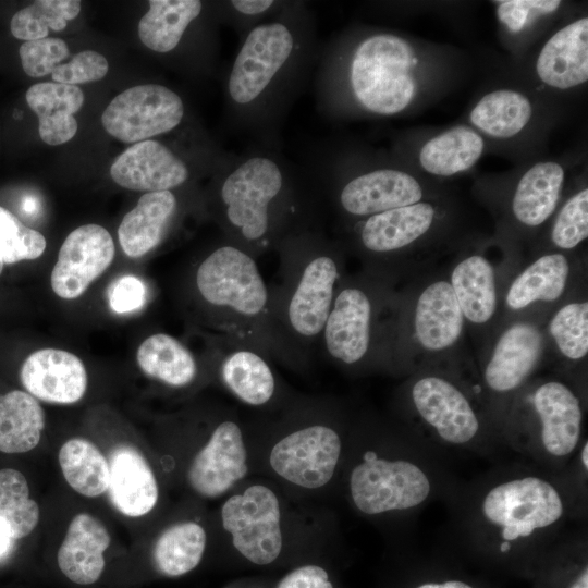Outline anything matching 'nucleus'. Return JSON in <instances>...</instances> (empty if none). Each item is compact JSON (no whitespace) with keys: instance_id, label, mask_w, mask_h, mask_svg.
I'll return each mask as SVG.
<instances>
[{"instance_id":"24","label":"nucleus","mask_w":588,"mask_h":588,"mask_svg":"<svg viewBox=\"0 0 588 588\" xmlns=\"http://www.w3.org/2000/svg\"><path fill=\"white\" fill-rule=\"evenodd\" d=\"M538 77L548 86L569 89L588 79V19L581 17L558 30L542 47Z\"/></svg>"},{"instance_id":"21","label":"nucleus","mask_w":588,"mask_h":588,"mask_svg":"<svg viewBox=\"0 0 588 588\" xmlns=\"http://www.w3.org/2000/svg\"><path fill=\"white\" fill-rule=\"evenodd\" d=\"M108 497L121 514L140 517L158 501V485L151 467L138 449L130 444L114 446L109 454Z\"/></svg>"},{"instance_id":"19","label":"nucleus","mask_w":588,"mask_h":588,"mask_svg":"<svg viewBox=\"0 0 588 588\" xmlns=\"http://www.w3.org/2000/svg\"><path fill=\"white\" fill-rule=\"evenodd\" d=\"M543 351L540 330L528 322H516L498 339L486 365L487 387L497 393L518 389L534 372Z\"/></svg>"},{"instance_id":"42","label":"nucleus","mask_w":588,"mask_h":588,"mask_svg":"<svg viewBox=\"0 0 588 588\" xmlns=\"http://www.w3.org/2000/svg\"><path fill=\"white\" fill-rule=\"evenodd\" d=\"M588 236V189L584 188L567 199L551 231L553 244L561 249H573Z\"/></svg>"},{"instance_id":"7","label":"nucleus","mask_w":588,"mask_h":588,"mask_svg":"<svg viewBox=\"0 0 588 588\" xmlns=\"http://www.w3.org/2000/svg\"><path fill=\"white\" fill-rule=\"evenodd\" d=\"M564 510L559 490L537 476L501 482L486 493L481 503L485 519L499 530L503 552L511 543L556 524Z\"/></svg>"},{"instance_id":"9","label":"nucleus","mask_w":588,"mask_h":588,"mask_svg":"<svg viewBox=\"0 0 588 588\" xmlns=\"http://www.w3.org/2000/svg\"><path fill=\"white\" fill-rule=\"evenodd\" d=\"M351 497L363 513L404 511L424 503L430 492L428 475L406 460H387L368 451L350 478Z\"/></svg>"},{"instance_id":"14","label":"nucleus","mask_w":588,"mask_h":588,"mask_svg":"<svg viewBox=\"0 0 588 588\" xmlns=\"http://www.w3.org/2000/svg\"><path fill=\"white\" fill-rule=\"evenodd\" d=\"M411 396L418 415L442 441L462 445L477 437L479 418L453 382L439 376H425L414 382Z\"/></svg>"},{"instance_id":"3","label":"nucleus","mask_w":588,"mask_h":588,"mask_svg":"<svg viewBox=\"0 0 588 588\" xmlns=\"http://www.w3.org/2000/svg\"><path fill=\"white\" fill-rule=\"evenodd\" d=\"M275 250L279 282L269 286L272 356L294 364L319 343L343 278V260L318 224L287 235Z\"/></svg>"},{"instance_id":"33","label":"nucleus","mask_w":588,"mask_h":588,"mask_svg":"<svg viewBox=\"0 0 588 588\" xmlns=\"http://www.w3.org/2000/svg\"><path fill=\"white\" fill-rule=\"evenodd\" d=\"M483 148L476 131L458 125L430 138L420 149L419 163L430 174L451 176L471 168Z\"/></svg>"},{"instance_id":"10","label":"nucleus","mask_w":588,"mask_h":588,"mask_svg":"<svg viewBox=\"0 0 588 588\" xmlns=\"http://www.w3.org/2000/svg\"><path fill=\"white\" fill-rule=\"evenodd\" d=\"M186 114L182 97L157 83L142 84L115 96L105 109L101 123L107 133L123 143H139L170 133Z\"/></svg>"},{"instance_id":"29","label":"nucleus","mask_w":588,"mask_h":588,"mask_svg":"<svg viewBox=\"0 0 588 588\" xmlns=\"http://www.w3.org/2000/svg\"><path fill=\"white\" fill-rule=\"evenodd\" d=\"M564 180L565 171L555 161H542L529 168L512 198L516 220L526 226L542 224L556 208Z\"/></svg>"},{"instance_id":"5","label":"nucleus","mask_w":588,"mask_h":588,"mask_svg":"<svg viewBox=\"0 0 588 588\" xmlns=\"http://www.w3.org/2000/svg\"><path fill=\"white\" fill-rule=\"evenodd\" d=\"M194 283L220 339L250 344L272 356L269 286L256 258L225 238L198 264Z\"/></svg>"},{"instance_id":"2","label":"nucleus","mask_w":588,"mask_h":588,"mask_svg":"<svg viewBox=\"0 0 588 588\" xmlns=\"http://www.w3.org/2000/svg\"><path fill=\"white\" fill-rule=\"evenodd\" d=\"M215 215L225 238L254 258L318 224L320 195L310 174L280 149L252 145L216 172Z\"/></svg>"},{"instance_id":"36","label":"nucleus","mask_w":588,"mask_h":588,"mask_svg":"<svg viewBox=\"0 0 588 588\" xmlns=\"http://www.w3.org/2000/svg\"><path fill=\"white\" fill-rule=\"evenodd\" d=\"M58 458L66 482L77 493L96 498L108 490L109 463L93 442L70 439L62 444Z\"/></svg>"},{"instance_id":"45","label":"nucleus","mask_w":588,"mask_h":588,"mask_svg":"<svg viewBox=\"0 0 588 588\" xmlns=\"http://www.w3.org/2000/svg\"><path fill=\"white\" fill-rule=\"evenodd\" d=\"M109 70L107 59L94 51L84 50L76 53L69 62L59 64L51 77L56 83L77 85L100 81Z\"/></svg>"},{"instance_id":"16","label":"nucleus","mask_w":588,"mask_h":588,"mask_svg":"<svg viewBox=\"0 0 588 588\" xmlns=\"http://www.w3.org/2000/svg\"><path fill=\"white\" fill-rule=\"evenodd\" d=\"M247 453L240 426L223 420L216 426L206 445L187 470L189 486L205 498L225 493L247 474Z\"/></svg>"},{"instance_id":"47","label":"nucleus","mask_w":588,"mask_h":588,"mask_svg":"<svg viewBox=\"0 0 588 588\" xmlns=\"http://www.w3.org/2000/svg\"><path fill=\"white\" fill-rule=\"evenodd\" d=\"M147 296L145 283L137 277L127 274L117 279L109 289L110 308L118 314L140 309Z\"/></svg>"},{"instance_id":"4","label":"nucleus","mask_w":588,"mask_h":588,"mask_svg":"<svg viewBox=\"0 0 588 588\" xmlns=\"http://www.w3.org/2000/svg\"><path fill=\"white\" fill-rule=\"evenodd\" d=\"M416 63L408 41L385 32L351 47L341 39L321 45L313 76L317 109L332 117L353 103L371 114H397L415 96Z\"/></svg>"},{"instance_id":"39","label":"nucleus","mask_w":588,"mask_h":588,"mask_svg":"<svg viewBox=\"0 0 588 588\" xmlns=\"http://www.w3.org/2000/svg\"><path fill=\"white\" fill-rule=\"evenodd\" d=\"M82 3L79 0H38L17 11L10 24L12 35L25 41L46 38L49 29L60 32L74 20Z\"/></svg>"},{"instance_id":"40","label":"nucleus","mask_w":588,"mask_h":588,"mask_svg":"<svg viewBox=\"0 0 588 588\" xmlns=\"http://www.w3.org/2000/svg\"><path fill=\"white\" fill-rule=\"evenodd\" d=\"M548 329L564 357L569 360L584 358L588 353V303L564 305L551 318Z\"/></svg>"},{"instance_id":"31","label":"nucleus","mask_w":588,"mask_h":588,"mask_svg":"<svg viewBox=\"0 0 588 588\" xmlns=\"http://www.w3.org/2000/svg\"><path fill=\"white\" fill-rule=\"evenodd\" d=\"M136 360L146 376L173 388L189 385L198 375V364L191 350L167 333L145 339L137 348Z\"/></svg>"},{"instance_id":"35","label":"nucleus","mask_w":588,"mask_h":588,"mask_svg":"<svg viewBox=\"0 0 588 588\" xmlns=\"http://www.w3.org/2000/svg\"><path fill=\"white\" fill-rule=\"evenodd\" d=\"M532 115L530 100L522 93L499 89L485 95L470 112V122L495 138L517 135Z\"/></svg>"},{"instance_id":"46","label":"nucleus","mask_w":588,"mask_h":588,"mask_svg":"<svg viewBox=\"0 0 588 588\" xmlns=\"http://www.w3.org/2000/svg\"><path fill=\"white\" fill-rule=\"evenodd\" d=\"M497 14L510 32L518 33L527 24L530 14H549L561 4L556 0H505L498 1Z\"/></svg>"},{"instance_id":"52","label":"nucleus","mask_w":588,"mask_h":588,"mask_svg":"<svg viewBox=\"0 0 588 588\" xmlns=\"http://www.w3.org/2000/svg\"><path fill=\"white\" fill-rule=\"evenodd\" d=\"M3 265L4 264L0 260V274H1L2 270H3Z\"/></svg>"},{"instance_id":"27","label":"nucleus","mask_w":588,"mask_h":588,"mask_svg":"<svg viewBox=\"0 0 588 588\" xmlns=\"http://www.w3.org/2000/svg\"><path fill=\"white\" fill-rule=\"evenodd\" d=\"M84 93L75 85L38 83L26 91V102L38 117V133L48 145L71 140L77 132L74 114L83 107Z\"/></svg>"},{"instance_id":"49","label":"nucleus","mask_w":588,"mask_h":588,"mask_svg":"<svg viewBox=\"0 0 588 588\" xmlns=\"http://www.w3.org/2000/svg\"><path fill=\"white\" fill-rule=\"evenodd\" d=\"M413 588H480L462 578L446 577L440 579H426L416 583Z\"/></svg>"},{"instance_id":"23","label":"nucleus","mask_w":588,"mask_h":588,"mask_svg":"<svg viewBox=\"0 0 588 588\" xmlns=\"http://www.w3.org/2000/svg\"><path fill=\"white\" fill-rule=\"evenodd\" d=\"M179 210L180 201L173 191L145 193L118 228L124 254L139 258L155 249L170 232Z\"/></svg>"},{"instance_id":"32","label":"nucleus","mask_w":588,"mask_h":588,"mask_svg":"<svg viewBox=\"0 0 588 588\" xmlns=\"http://www.w3.org/2000/svg\"><path fill=\"white\" fill-rule=\"evenodd\" d=\"M568 275L569 264L563 254L543 255L513 280L506 293V305L520 310L536 302H554L564 293Z\"/></svg>"},{"instance_id":"50","label":"nucleus","mask_w":588,"mask_h":588,"mask_svg":"<svg viewBox=\"0 0 588 588\" xmlns=\"http://www.w3.org/2000/svg\"><path fill=\"white\" fill-rule=\"evenodd\" d=\"M14 539L8 528L0 522V559L11 550Z\"/></svg>"},{"instance_id":"15","label":"nucleus","mask_w":588,"mask_h":588,"mask_svg":"<svg viewBox=\"0 0 588 588\" xmlns=\"http://www.w3.org/2000/svg\"><path fill=\"white\" fill-rule=\"evenodd\" d=\"M110 175L127 189L163 192L185 185L192 177V168L170 146L147 139L125 149L111 164Z\"/></svg>"},{"instance_id":"12","label":"nucleus","mask_w":588,"mask_h":588,"mask_svg":"<svg viewBox=\"0 0 588 588\" xmlns=\"http://www.w3.org/2000/svg\"><path fill=\"white\" fill-rule=\"evenodd\" d=\"M342 449L339 433L330 426L314 424L278 441L270 465L285 480L307 489L327 485L332 478Z\"/></svg>"},{"instance_id":"34","label":"nucleus","mask_w":588,"mask_h":588,"mask_svg":"<svg viewBox=\"0 0 588 588\" xmlns=\"http://www.w3.org/2000/svg\"><path fill=\"white\" fill-rule=\"evenodd\" d=\"M45 428V413L36 397L13 390L0 395V451L25 453L35 449Z\"/></svg>"},{"instance_id":"28","label":"nucleus","mask_w":588,"mask_h":588,"mask_svg":"<svg viewBox=\"0 0 588 588\" xmlns=\"http://www.w3.org/2000/svg\"><path fill=\"white\" fill-rule=\"evenodd\" d=\"M138 22L140 41L151 51L169 54L176 50L189 27L205 13L199 0H150Z\"/></svg>"},{"instance_id":"22","label":"nucleus","mask_w":588,"mask_h":588,"mask_svg":"<svg viewBox=\"0 0 588 588\" xmlns=\"http://www.w3.org/2000/svg\"><path fill=\"white\" fill-rule=\"evenodd\" d=\"M220 340L223 350L219 376L224 387L245 404L262 406L269 403L277 391L269 355L250 344Z\"/></svg>"},{"instance_id":"48","label":"nucleus","mask_w":588,"mask_h":588,"mask_svg":"<svg viewBox=\"0 0 588 588\" xmlns=\"http://www.w3.org/2000/svg\"><path fill=\"white\" fill-rule=\"evenodd\" d=\"M278 588H333V586L326 569L317 565H305L287 574Z\"/></svg>"},{"instance_id":"38","label":"nucleus","mask_w":588,"mask_h":588,"mask_svg":"<svg viewBox=\"0 0 588 588\" xmlns=\"http://www.w3.org/2000/svg\"><path fill=\"white\" fill-rule=\"evenodd\" d=\"M39 520V506L29 498L25 476L16 469H0V522L14 540L29 535Z\"/></svg>"},{"instance_id":"43","label":"nucleus","mask_w":588,"mask_h":588,"mask_svg":"<svg viewBox=\"0 0 588 588\" xmlns=\"http://www.w3.org/2000/svg\"><path fill=\"white\" fill-rule=\"evenodd\" d=\"M284 4L285 1L275 0H231L217 5L219 19L242 40L253 28L278 14Z\"/></svg>"},{"instance_id":"44","label":"nucleus","mask_w":588,"mask_h":588,"mask_svg":"<svg viewBox=\"0 0 588 588\" xmlns=\"http://www.w3.org/2000/svg\"><path fill=\"white\" fill-rule=\"evenodd\" d=\"M69 53L68 45L60 38L25 41L20 47L22 68L30 77L51 74Z\"/></svg>"},{"instance_id":"17","label":"nucleus","mask_w":588,"mask_h":588,"mask_svg":"<svg viewBox=\"0 0 588 588\" xmlns=\"http://www.w3.org/2000/svg\"><path fill=\"white\" fill-rule=\"evenodd\" d=\"M20 378L27 393L54 404L78 402L87 389V372L75 354L59 348H41L23 363Z\"/></svg>"},{"instance_id":"6","label":"nucleus","mask_w":588,"mask_h":588,"mask_svg":"<svg viewBox=\"0 0 588 588\" xmlns=\"http://www.w3.org/2000/svg\"><path fill=\"white\" fill-rule=\"evenodd\" d=\"M383 292L367 278L343 275L320 335L326 355L343 366L365 363L378 348Z\"/></svg>"},{"instance_id":"26","label":"nucleus","mask_w":588,"mask_h":588,"mask_svg":"<svg viewBox=\"0 0 588 588\" xmlns=\"http://www.w3.org/2000/svg\"><path fill=\"white\" fill-rule=\"evenodd\" d=\"M110 542L109 532L97 518L87 513L77 514L57 554L60 571L75 584L96 583L103 572V552Z\"/></svg>"},{"instance_id":"11","label":"nucleus","mask_w":588,"mask_h":588,"mask_svg":"<svg viewBox=\"0 0 588 588\" xmlns=\"http://www.w3.org/2000/svg\"><path fill=\"white\" fill-rule=\"evenodd\" d=\"M280 505L275 493L254 485L229 498L221 509L223 528L235 549L258 565L272 563L282 550Z\"/></svg>"},{"instance_id":"1","label":"nucleus","mask_w":588,"mask_h":588,"mask_svg":"<svg viewBox=\"0 0 588 588\" xmlns=\"http://www.w3.org/2000/svg\"><path fill=\"white\" fill-rule=\"evenodd\" d=\"M316 20L306 2L282 10L242 40L224 83L231 132L253 145L280 149V131L314 76L320 50Z\"/></svg>"},{"instance_id":"41","label":"nucleus","mask_w":588,"mask_h":588,"mask_svg":"<svg viewBox=\"0 0 588 588\" xmlns=\"http://www.w3.org/2000/svg\"><path fill=\"white\" fill-rule=\"evenodd\" d=\"M46 246V238L39 231L26 226L0 206V260L3 264L37 259Z\"/></svg>"},{"instance_id":"37","label":"nucleus","mask_w":588,"mask_h":588,"mask_svg":"<svg viewBox=\"0 0 588 588\" xmlns=\"http://www.w3.org/2000/svg\"><path fill=\"white\" fill-rule=\"evenodd\" d=\"M206 532L194 522L170 526L157 539L152 549L156 569L168 577L184 575L200 562L206 548Z\"/></svg>"},{"instance_id":"13","label":"nucleus","mask_w":588,"mask_h":588,"mask_svg":"<svg viewBox=\"0 0 588 588\" xmlns=\"http://www.w3.org/2000/svg\"><path fill=\"white\" fill-rule=\"evenodd\" d=\"M115 246L101 225L88 223L73 230L62 243L50 283L61 298L74 299L111 265Z\"/></svg>"},{"instance_id":"18","label":"nucleus","mask_w":588,"mask_h":588,"mask_svg":"<svg viewBox=\"0 0 588 588\" xmlns=\"http://www.w3.org/2000/svg\"><path fill=\"white\" fill-rule=\"evenodd\" d=\"M531 402L543 451L554 458L567 457L581 436L583 409L577 395L563 382L550 380L536 388Z\"/></svg>"},{"instance_id":"30","label":"nucleus","mask_w":588,"mask_h":588,"mask_svg":"<svg viewBox=\"0 0 588 588\" xmlns=\"http://www.w3.org/2000/svg\"><path fill=\"white\" fill-rule=\"evenodd\" d=\"M463 316L475 324L488 322L495 314L498 297L493 266L481 255L461 260L449 281Z\"/></svg>"},{"instance_id":"51","label":"nucleus","mask_w":588,"mask_h":588,"mask_svg":"<svg viewBox=\"0 0 588 588\" xmlns=\"http://www.w3.org/2000/svg\"><path fill=\"white\" fill-rule=\"evenodd\" d=\"M588 443L587 441H585V444L583 445L581 448V452H580V461H581V465H583V468H585V470H587L588 468Z\"/></svg>"},{"instance_id":"25","label":"nucleus","mask_w":588,"mask_h":588,"mask_svg":"<svg viewBox=\"0 0 588 588\" xmlns=\"http://www.w3.org/2000/svg\"><path fill=\"white\" fill-rule=\"evenodd\" d=\"M464 316L449 281L430 283L419 295L414 313V332L422 348L442 352L461 338Z\"/></svg>"},{"instance_id":"8","label":"nucleus","mask_w":588,"mask_h":588,"mask_svg":"<svg viewBox=\"0 0 588 588\" xmlns=\"http://www.w3.org/2000/svg\"><path fill=\"white\" fill-rule=\"evenodd\" d=\"M308 173L319 195L326 192L336 210L350 218L365 219L390 209L414 205L422 198L418 181L409 173L393 168L363 170L352 175Z\"/></svg>"},{"instance_id":"20","label":"nucleus","mask_w":588,"mask_h":588,"mask_svg":"<svg viewBox=\"0 0 588 588\" xmlns=\"http://www.w3.org/2000/svg\"><path fill=\"white\" fill-rule=\"evenodd\" d=\"M436 216L433 205L419 201L363 219L354 226V235L362 250L371 255H387L409 246L425 235Z\"/></svg>"}]
</instances>
